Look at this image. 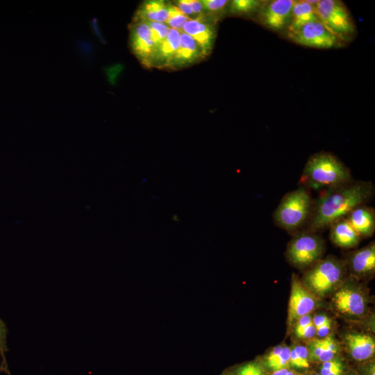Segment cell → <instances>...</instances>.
Listing matches in <instances>:
<instances>
[{"mask_svg": "<svg viewBox=\"0 0 375 375\" xmlns=\"http://www.w3.org/2000/svg\"><path fill=\"white\" fill-rule=\"evenodd\" d=\"M374 188L370 181H353L324 190L313 201L307 222L308 231L329 227L335 220L345 217L358 206L366 204L374 196Z\"/></svg>", "mask_w": 375, "mask_h": 375, "instance_id": "obj_1", "label": "cell"}, {"mask_svg": "<svg viewBox=\"0 0 375 375\" xmlns=\"http://www.w3.org/2000/svg\"><path fill=\"white\" fill-rule=\"evenodd\" d=\"M352 180L349 169L335 155L320 151L307 160L301 174L304 188L328 190Z\"/></svg>", "mask_w": 375, "mask_h": 375, "instance_id": "obj_2", "label": "cell"}, {"mask_svg": "<svg viewBox=\"0 0 375 375\" xmlns=\"http://www.w3.org/2000/svg\"><path fill=\"white\" fill-rule=\"evenodd\" d=\"M313 200L301 186L285 194L273 214L275 224L288 231L299 229L310 217Z\"/></svg>", "mask_w": 375, "mask_h": 375, "instance_id": "obj_3", "label": "cell"}, {"mask_svg": "<svg viewBox=\"0 0 375 375\" xmlns=\"http://www.w3.org/2000/svg\"><path fill=\"white\" fill-rule=\"evenodd\" d=\"M319 20L344 44L356 36V26L346 5L339 0H319L315 6Z\"/></svg>", "mask_w": 375, "mask_h": 375, "instance_id": "obj_4", "label": "cell"}, {"mask_svg": "<svg viewBox=\"0 0 375 375\" xmlns=\"http://www.w3.org/2000/svg\"><path fill=\"white\" fill-rule=\"evenodd\" d=\"M284 35L294 43L309 48L328 49L345 46L319 20L308 22Z\"/></svg>", "mask_w": 375, "mask_h": 375, "instance_id": "obj_5", "label": "cell"}, {"mask_svg": "<svg viewBox=\"0 0 375 375\" xmlns=\"http://www.w3.org/2000/svg\"><path fill=\"white\" fill-rule=\"evenodd\" d=\"M323 251L322 239L309 231L294 236L288 244L286 253L288 260L294 266L303 268L319 261Z\"/></svg>", "mask_w": 375, "mask_h": 375, "instance_id": "obj_6", "label": "cell"}, {"mask_svg": "<svg viewBox=\"0 0 375 375\" xmlns=\"http://www.w3.org/2000/svg\"><path fill=\"white\" fill-rule=\"evenodd\" d=\"M344 265L337 259L319 260L305 275L307 285L317 294L323 296L342 278Z\"/></svg>", "mask_w": 375, "mask_h": 375, "instance_id": "obj_7", "label": "cell"}, {"mask_svg": "<svg viewBox=\"0 0 375 375\" xmlns=\"http://www.w3.org/2000/svg\"><path fill=\"white\" fill-rule=\"evenodd\" d=\"M294 3V0L264 1L253 19L265 28L284 35L290 22Z\"/></svg>", "mask_w": 375, "mask_h": 375, "instance_id": "obj_8", "label": "cell"}, {"mask_svg": "<svg viewBox=\"0 0 375 375\" xmlns=\"http://www.w3.org/2000/svg\"><path fill=\"white\" fill-rule=\"evenodd\" d=\"M128 31V44L132 53L144 67L152 68L155 45L147 23L144 21H131Z\"/></svg>", "mask_w": 375, "mask_h": 375, "instance_id": "obj_9", "label": "cell"}, {"mask_svg": "<svg viewBox=\"0 0 375 375\" xmlns=\"http://www.w3.org/2000/svg\"><path fill=\"white\" fill-rule=\"evenodd\" d=\"M217 22V20L203 14L197 19L186 22L182 31L190 35L208 56L215 42Z\"/></svg>", "mask_w": 375, "mask_h": 375, "instance_id": "obj_10", "label": "cell"}, {"mask_svg": "<svg viewBox=\"0 0 375 375\" xmlns=\"http://www.w3.org/2000/svg\"><path fill=\"white\" fill-rule=\"evenodd\" d=\"M316 306L315 297L293 276L288 306V322L297 321L301 317L310 314Z\"/></svg>", "mask_w": 375, "mask_h": 375, "instance_id": "obj_11", "label": "cell"}, {"mask_svg": "<svg viewBox=\"0 0 375 375\" xmlns=\"http://www.w3.org/2000/svg\"><path fill=\"white\" fill-rule=\"evenodd\" d=\"M207 57L201 46L189 35L181 32L176 54L167 69H179L196 64Z\"/></svg>", "mask_w": 375, "mask_h": 375, "instance_id": "obj_12", "label": "cell"}, {"mask_svg": "<svg viewBox=\"0 0 375 375\" xmlns=\"http://www.w3.org/2000/svg\"><path fill=\"white\" fill-rule=\"evenodd\" d=\"M333 299L337 310L343 314L358 316L365 312V299L354 290L342 288L335 294Z\"/></svg>", "mask_w": 375, "mask_h": 375, "instance_id": "obj_13", "label": "cell"}, {"mask_svg": "<svg viewBox=\"0 0 375 375\" xmlns=\"http://www.w3.org/2000/svg\"><path fill=\"white\" fill-rule=\"evenodd\" d=\"M361 237H370L375 230V211L366 204L360 205L350 211L345 217Z\"/></svg>", "mask_w": 375, "mask_h": 375, "instance_id": "obj_14", "label": "cell"}, {"mask_svg": "<svg viewBox=\"0 0 375 375\" xmlns=\"http://www.w3.org/2000/svg\"><path fill=\"white\" fill-rule=\"evenodd\" d=\"M181 32L170 28L165 40L156 49L152 60V68L167 69L179 46Z\"/></svg>", "mask_w": 375, "mask_h": 375, "instance_id": "obj_15", "label": "cell"}, {"mask_svg": "<svg viewBox=\"0 0 375 375\" xmlns=\"http://www.w3.org/2000/svg\"><path fill=\"white\" fill-rule=\"evenodd\" d=\"M169 1L151 0L143 1L137 8L132 22L144 21L165 23L169 15Z\"/></svg>", "mask_w": 375, "mask_h": 375, "instance_id": "obj_16", "label": "cell"}, {"mask_svg": "<svg viewBox=\"0 0 375 375\" xmlns=\"http://www.w3.org/2000/svg\"><path fill=\"white\" fill-rule=\"evenodd\" d=\"M329 228L331 240L337 246L352 248L359 243L360 236L345 217L335 220Z\"/></svg>", "mask_w": 375, "mask_h": 375, "instance_id": "obj_17", "label": "cell"}, {"mask_svg": "<svg viewBox=\"0 0 375 375\" xmlns=\"http://www.w3.org/2000/svg\"><path fill=\"white\" fill-rule=\"evenodd\" d=\"M345 338L350 353L355 360H367L374 355L375 342L372 337L361 333H349Z\"/></svg>", "mask_w": 375, "mask_h": 375, "instance_id": "obj_18", "label": "cell"}, {"mask_svg": "<svg viewBox=\"0 0 375 375\" xmlns=\"http://www.w3.org/2000/svg\"><path fill=\"white\" fill-rule=\"evenodd\" d=\"M352 271L358 275H366L374 271L375 245H369L356 251L350 259Z\"/></svg>", "mask_w": 375, "mask_h": 375, "instance_id": "obj_19", "label": "cell"}, {"mask_svg": "<svg viewBox=\"0 0 375 375\" xmlns=\"http://www.w3.org/2000/svg\"><path fill=\"white\" fill-rule=\"evenodd\" d=\"M316 20L319 19L315 6L308 3L306 0L294 1L290 22L286 32L294 31L308 22Z\"/></svg>", "mask_w": 375, "mask_h": 375, "instance_id": "obj_20", "label": "cell"}, {"mask_svg": "<svg viewBox=\"0 0 375 375\" xmlns=\"http://www.w3.org/2000/svg\"><path fill=\"white\" fill-rule=\"evenodd\" d=\"M263 1L262 0L229 1L228 15L253 19Z\"/></svg>", "mask_w": 375, "mask_h": 375, "instance_id": "obj_21", "label": "cell"}, {"mask_svg": "<svg viewBox=\"0 0 375 375\" xmlns=\"http://www.w3.org/2000/svg\"><path fill=\"white\" fill-rule=\"evenodd\" d=\"M204 14L219 21L228 15L229 1L227 0H201Z\"/></svg>", "mask_w": 375, "mask_h": 375, "instance_id": "obj_22", "label": "cell"}, {"mask_svg": "<svg viewBox=\"0 0 375 375\" xmlns=\"http://www.w3.org/2000/svg\"><path fill=\"white\" fill-rule=\"evenodd\" d=\"M188 20L190 19L184 15L172 1H169V15L165 24L170 28L176 29L182 32L183 25Z\"/></svg>", "mask_w": 375, "mask_h": 375, "instance_id": "obj_23", "label": "cell"}, {"mask_svg": "<svg viewBox=\"0 0 375 375\" xmlns=\"http://www.w3.org/2000/svg\"><path fill=\"white\" fill-rule=\"evenodd\" d=\"M150 28L151 38L156 49L165 40L170 28L165 23L146 22Z\"/></svg>", "mask_w": 375, "mask_h": 375, "instance_id": "obj_24", "label": "cell"}, {"mask_svg": "<svg viewBox=\"0 0 375 375\" xmlns=\"http://www.w3.org/2000/svg\"><path fill=\"white\" fill-rule=\"evenodd\" d=\"M7 326L5 322L0 318V356L1 358L0 372L10 375V370L6 358V353L8 351L7 347Z\"/></svg>", "mask_w": 375, "mask_h": 375, "instance_id": "obj_25", "label": "cell"}, {"mask_svg": "<svg viewBox=\"0 0 375 375\" xmlns=\"http://www.w3.org/2000/svg\"><path fill=\"white\" fill-rule=\"evenodd\" d=\"M290 349L288 347H282L279 354L271 362L267 363V366L274 371L287 367L290 364Z\"/></svg>", "mask_w": 375, "mask_h": 375, "instance_id": "obj_26", "label": "cell"}, {"mask_svg": "<svg viewBox=\"0 0 375 375\" xmlns=\"http://www.w3.org/2000/svg\"><path fill=\"white\" fill-rule=\"evenodd\" d=\"M326 344L324 350L319 358L318 360L321 362H326L333 359L335 355L338 352V346L331 336L325 337Z\"/></svg>", "mask_w": 375, "mask_h": 375, "instance_id": "obj_27", "label": "cell"}, {"mask_svg": "<svg viewBox=\"0 0 375 375\" xmlns=\"http://www.w3.org/2000/svg\"><path fill=\"white\" fill-rule=\"evenodd\" d=\"M326 344V339L321 338L317 340H313L309 342L308 353L310 358L313 360H318L322 354Z\"/></svg>", "mask_w": 375, "mask_h": 375, "instance_id": "obj_28", "label": "cell"}, {"mask_svg": "<svg viewBox=\"0 0 375 375\" xmlns=\"http://www.w3.org/2000/svg\"><path fill=\"white\" fill-rule=\"evenodd\" d=\"M342 369V362L339 359H332L323 362L320 369V375H329L334 372Z\"/></svg>", "mask_w": 375, "mask_h": 375, "instance_id": "obj_29", "label": "cell"}, {"mask_svg": "<svg viewBox=\"0 0 375 375\" xmlns=\"http://www.w3.org/2000/svg\"><path fill=\"white\" fill-rule=\"evenodd\" d=\"M172 3L179 9V10L190 19H194V15L192 11L188 0L174 1Z\"/></svg>", "mask_w": 375, "mask_h": 375, "instance_id": "obj_30", "label": "cell"}, {"mask_svg": "<svg viewBox=\"0 0 375 375\" xmlns=\"http://www.w3.org/2000/svg\"><path fill=\"white\" fill-rule=\"evenodd\" d=\"M297 354L301 361L302 368H307L309 367L308 358L309 353L308 349L303 346H297L294 348Z\"/></svg>", "mask_w": 375, "mask_h": 375, "instance_id": "obj_31", "label": "cell"}, {"mask_svg": "<svg viewBox=\"0 0 375 375\" xmlns=\"http://www.w3.org/2000/svg\"><path fill=\"white\" fill-rule=\"evenodd\" d=\"M295 333L297 336L300 338H311L316 334V328L312 322L306 327Z\"/></svg>", "mask_w": 375, "mask_h": 375, "instance_id": "obj_32", "label": "cell"}, {"mask_svg": "<svg viewBox=\"0 0 375 375\" xmlns=\"http://www.w3.org/2000/svg\"><path fill=\"white\" fill-rule=\"evenodd\" d=\"M192 11L195 19L204 14L203 8L201 1L199 0H188Z\"/></svg>", "mask_w": 375, "mask_h": 375, "instance_id": "obj_33", "label": "cell"}, {"mask_svg": "<svg viewBox=\"0 0 375 375\" xmlns=\"http://www.w3.org/2000/svg\"><path fill=\"white\" fill-rule=\"evenodd\" d=\"M312 322V317L308 314L299 318L295 326V333L302 330Z\"/></svg>", "mask_w": 375, "mask_h": 375, "instance_id": "obj_34", "label": "cell"}, {"mask_svg": "<svg viewBox=\"0 0 375 375\" xmlns=\"http://www.w3.org/2000/svg\"><path fill=\"white\" fill-rule=\"evenodd\" d=\"M253 363H247L238 367L233 375H253Z\"/></svg>", "mask_w": 375, "mask_h": 375, "instance_id": "obj_35", "label": "cell"}, {"mask_svg": "<svg viewBox=\"0 0 375 375\" xmlns=\"http://www.w3.org/2000/svg\"><path fill=\"white\" fill-rule=\"evenodd\" d=\"M331 327V320H329L328 322L316 329V334L320 338L326 337L328 334Z\"/></svg>", "mask_w": 375, "mask_h": 375, "instance_id": "obj_36", "label": "cell"}, {"mask_svg": "<svg viewBox=\"0 0 375 375\" xmlns=\"http://www.w3.org/2000/svg\"><path fill=\"white\" fill-rule=\"evenodd\" d=\"M329 320L331 319L325 315H317L312 318V324L317 329Z\"/></svg>", "mask_w": 375, "mask_h": 375, "instance_id": "obj_37", "label": "cell"}, {"mask_svg": "<svg viewBox=\"0 0 375 375\" xmlns=\"http://www.w3.org/2000/svg\"><path fill=\"white\" fill-rule=\"evenodd\" d=\"M290 364L297 368H302L301 361L295 351L294 349H290Z\"/></svg>", "mask_w": 375, "mask_h": 375, "instance_id": "obj_38", "label": "cell"}, {"mask_svg": "<svg viewBox=\"0 0 375 375\" xmlns=\"http://www.w3.org/2000/svg\"><path fill=\"white\" fill-rule=\"evenodd\" d=\"M282 349V346H277L274 347L268 354L267 358H266V363H268L271 362L272 360H274L281 352Z\"/></svg>", "mask_w": 375, "mask_h": 375, "instance_id": "obj_39", "label": "cell"}, {"mask_svg": "<svg viewBox=\"0 0 375 375\" xmlns=\"http://www.w3.org/2000/svg\"><path fill=\"white\" fill-rule=\"evenodd\" d=\"M272 375H296L292 371L286 368L275 370Z\"/></svg>", "mask_w": 375, "mask_h": 375, "instance_id": "obj_40", "label": "cell"}, {"mask_svg": "<svg viewBox=\"0 0 375 375\" xmlns=\"http://www.w3.org/2000/svg\"><path fill=\"white\" fill-rule=\"evenodd\" d=\"M252 372L253 375H264L261 367L256 363H253Z\"/></svg>", "mask_w": 375, "mask_h": 375, "instance_id": "obj_41", "label": "cell"}, {"mask_svg": "<svg viewBox=\"0 0 375 375\" xmlns=\"http://www.w3.org/2000/svg\"><path fill=\"white\" fill-rule=\"evenodd\" d=\"M342 372H343V369L342 370H338V371H336V372H334L330 374L329 375H342Z\"/></svg>", "mask_w": 375, "mask_h": 375, "instance_id": "obj_42", "label": "cell"}, {"mask_svg": "<svg viewBox=\"0 0 375 375\" xmlns=\"http://www.w3.org/2000/svg\"><path fill=\"white\" fill-rule=\"evenodd\" d=\"M314 375H320V374H314Z\"/></svg>", "mask_w": 375, "mask_h": 375, "instance_id": "obj_43", "label": "cell"}]
</instances>
